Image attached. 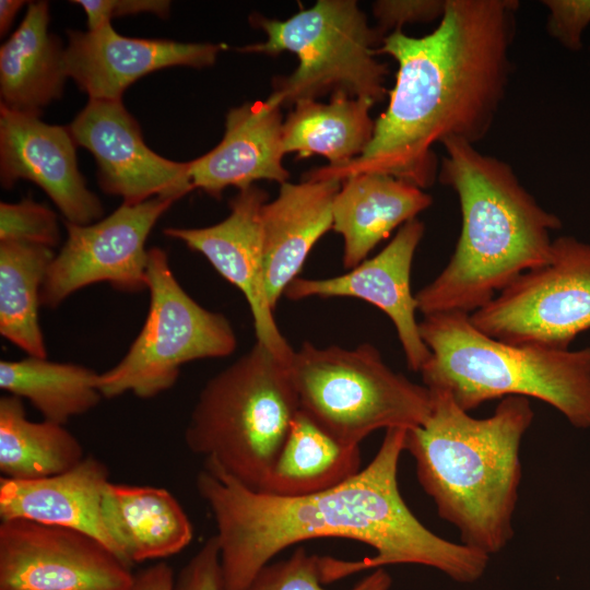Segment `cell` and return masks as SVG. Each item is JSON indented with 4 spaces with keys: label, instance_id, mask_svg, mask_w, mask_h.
<instances>
[{
    "label": "cell",
    "instance_id": "6da1fadb",
    "mask_svg": "<svg viewBox=\"0 0 590 590\" xmlns=\"http://www.w3.org/2000/svg\"><path fill=\"white\" fill-rule=\"evenodd\" d=\"M406 429L390 428L373 460L347 481L322 492L282 497L251 489L204 463L196 477L217 533L224 590H246L283 550L316 538L365 543L375 555L358 560L320 556L323 585L369 568L412 564L460 583L485 573L488 555L440 538L410 510L398 485Z\"/></svg>",
    "mask_w": 590,
    "mask_h": 590
},
{
    "label": "cell",
    "instance_id": "e575fe53",
    "mask_svg": "<svg viewBox=\"0 0 590 590\" xmlns=\"http://www.w3.org/2000/svg\"><path fill=\"white\" fill-rule=\"evenodd\" d=\"M175 578L172 567L164 563L152 565L134 575L129 590H174Z\"/></svg>",
    "mask_w": 590,
    "mask_h": 590
},
{
    "label": "cell",
    "instance_id": "ac0fdd59",
    "mask_svg": "<svg viewBox=\"0 0 590 590\" xmlns=\"http://www.w3.org/2000/svg\"><path fill=\"white\" fill-rule=\"evenodd\" d=\"M281 107L269 96L232 108L222 141L189 162L193 188L219 199L229 186L241 190L258 180L286 182L290 174L282 165L285 153Z\"/></svg>",
    "mask_w": 590,
    "mask_h": 590
},
{
    "label": "cell",
    "instance_id": "4fadbf2b",
    "mask_svg": "<svg viewBox=\"0 0 590 590\" xmlns=\"http://www.w3.org/2000/svg\"><path fill=\"white\" fill-rule=\"evenodd\" d=\"M68 128L75 144L95 158L102 190L125 203L157 197L175 202L194 189L189 162L152 151L121 101L90 99Z\"/></svg>",
    "mask_w": 590,
    "mask_h": 590
},
{
    "label": "cell",
    "instance_id": "d6a6232c",
    "mask_svg": "<svg viewBox=\"0 0 590 590\" xmlns=\"http://www.w3.org/2000/svg\"><path fill=\"white\" fill-rule=\"evenodd\" d=\"M174 590H224L216 536L208 539L182 567Z\"/></svg>",
    "mask_w": 590,
    "mask_h": 590
},
{
    "label": "cell",
    "instance_id": "d4e9b609",
    "mask_svg": "<svg viewBox=\"0 0 590 590\" xmlns=\"http://www.w3.org/2000/svg\"><path fill=\"white\" fill-rule=\"evenodd\" d=\"M373 102L331 95L328 104L302 101L294 105L283 123L284 153L298 157L321 155L330 167H340L358 157L369 145L375 120Z\"/></svg>",
    "mask_w": 590,
    "mask_h": 590
},
{
    "label": "cell",
    "instance_id": "3957f363",
    "mask_svg": "<svg viewBox=\"0 0 590 590\" xmlns=\"http://www.w3.org/2000/svg\"><path fill=\"white\" fill-rule=\"evenodd\" d=\"M438 178L458 196L461 231L442 271L416 294L423 315L472 314L523 272L550 260L560 220L543 209L505 161L461 139L441 143Z\"/></svg>",
    "mask_w": 590,
    "mask_h": 590
},
{
    "label": "cell",
    "instance_id": "52a82bcc",
    "mask_svg": "<svg viewBox=\"0 0 590 590\" xmlns=\"http://www.w3.org/2000/svg\"><path fill=\"white\" fill-rule=\"evenodd\" d=\"M288 370L299 411L349 446L359 447L378 429L420 426L430 413L429 389L391 369L369 343L343 349L304 342Z\"/></svg>",
    "mask_w": 590,
    "mask_h": 590
},
{
    "label": "cell",
    "instance_id": "603a6c76",
    "mask_svg": "<svg viewBox=\"0 0 590 590\" xmlns=\"http://www.w3.org/2000/svg\"><path fill=\"white\" fill-rule=\"evenodd\" d=\"M47 1L30 2L19 27L0 48L1 105L40 115L62 96L66 80L64 48L49 32Z\"/></svg>",
    "mask_w": 590,
    "mask_h": 590
},
{
    "label": "cell",
    "instance_id": "7402d4cb",
    "mask_svg": "<svg viewBox=\"0 0 590 590\" xmlns=\"http://www.w3.org/2000/svg\"><path fill=\"white\" fill-rule=\"evenodd\" d=\"M103 519L115 554L129 567L175 555L193 538L184 508L163 487L109 482L103 498Z\"/></svg>",
    "mask_w": 590,
    "mask_h": 590
},
{
    "label": "cell",
    "instance_id": "30bf717a",
    "mask_svg": "<svg viewBox=\"0 0 590 590\" xmlns=\"http://www.w3.org/2000/svg\"><path fill=\"white\" fill-rule=\"evenodd\" d=\"M470 320L503 342L569 350L590 330V244L553 239L546 263L523 272Z\"/></svg>",
    "mask_w": 590,
    "mask_h": 590
},
{
    "label": "cell",
    "instance_id": "8fae6325",
    "mask_svg": "<svg viewBox=\"0 0 590 590\" xmlns=\"http://www.w3.org/2000/svg\"><path fill=\"white\" fill-rule=\"evenodd\" d=\"M173 203L158 197L134 204L122 202L94 223L64 222L67 238L48 268L42 305L56 308L74 292L98 282L126 292L148 288L145 241Z\"/></svg>",
    "mask_w": 590,
    "mask_h": 590
},
{
    "label": "cell",
    "instance_id": "e0dca14e",
    "mask_svg": "<svg viewBox=\"0 0 590 590\" xmlns=\"http://www.w3.org/2000/svg\"><path fill=\"white\" fill-rule=\"evenodd\" d=\"M67 36V75L90 99L121 101L131 84L161 69L211 67L224 48L222 44L126 37L110 23L86 32L70 30Z\"/></svg>",
    "mask_w": 590,
    "mask_h": 590
},
{
    "label": "cell",
    "instance_id": "277c9868",
    "mask_svg": "<svg viewBox=\"0 0 590 590\" xmlns=\"http://www.w3.org/2000/svg\"><path fill=\"white\" fill-rule=\"evenodd\" d=\"M432 409L406 429L404 451L438 516L457 528L461 543L488 556L514 536L512 517L521 480L520 445L533 422L526 397L500 399L494 413L476 418L452 397L429 390Z\"/></svg>",
    "mask_w": 590,
    "mask_h": 590
},
{
    "label": "cell",
    "instance_id": "9c48e42d",
    "mask_svg": "<svg viewBox=\"0 0 590 590\" xmlns=\"http://www.w3.org/2000/svg\"><path fill=\"white\" fill-rule=\"evenodd\" d=\"M146 319L125 356L98 375L103 398L132 392L151 399L170 389L182 365L202 358L226 357L237 339L229 320L198 304L178 283L167 253L149 249Z\"/></svg>",
    "mask_w": 590,
    "mask_h": 590
},
{
    "label": "cell",
    "instance_id": "d6986e66",
    "mask_svg": "<svg viewBox=\"0 0 590 590\" xmlns=\"http://www.w3.org/2000/svg\"><path fill=\"white\" fill-rule=\"evenodd\" d=\"M341 185L337 179L286 181L279 196L262 206L264 280L273 309L315 244L332 228V205Z\"/></svg>",
    "mask_w": 590,
    "mask_h": 590
},
{
    "label": "cell",
    "instance_id": "ffe728a7",
    "mask_svg": "<svg viewBox=\"0 0 590 590\" xmlns=\"http://www.w3.org/2000/svg\"><path fill=\"white\" fill-rule=\"evenodd\" d=\"M109 482L107 465L92 456L52 476L1 477V521L28 520L76 530L98 540L115 554L103 519V498Z\"/></svg>",
    "mask_w": 590,
    "mask_h": 590
},
{
    "label": "cell",
    "instance_id": "44dd1931",
    "mask_svg": "<svg viewBox=\"0 0 590 590\" xmlns=\"http://www.w3.org/2000/svg\"><path fill=\"white\" fill-rule=\"evenodd\" d=\"M432 203L424 189L391 175L364 173L344 179L332 205V229L343 237V266H358L393 229Z\"/></svg>",
    "mask_w": 590,
    "mask_h": 590
},
{
    "label": "cell",
    "instance_id": "1f68e13d",
    "mask_svg": "<svg viewBox=\"0 0 590 590\" xmlns=\"http://www.w3.org/2000/svg\"><path fill=\"white\" fill-rule=\"evenodd\" d=\"M547 33L569 50H579L581 35L590 24V0H543Z\"/></svg>",
    "mask_w": 590,
    "mask_h": 590
},
{
    "label": "cell",
    "instance_id": "cb8c5ba5",
    "mask_svg": "<svg viewBox=\"0 0 590 590\" xmlns=\"http://www.w3.org/2000/svg\"><path fill=\"white\" fill-rule=\"evenodd\" d=\"M359 471V447L341 442L298 411L258 492L282 497L307 496L332 488Z\"/></svg>",
    "mask_w": 590,
    "mask_h": 590
},
{
    "label": "cell",
    "instance_id": "4316f807",
    "mask_svg": "<svg viewBox=\"0 0 590 590\" xmlns=\"http://www.w3.org/2000/svg\"><path fill=\"white\" fill-rule=\"evenodd\" d=\"M98 375L82 365L52 362L47 357L0 361V388L27 399L45 421L61 425L101 402Z\"/></svg>",
    "mask_w": 590,
    "mask_h": 590
},
{
    "label": "cell",
    "instance_id": "83f0119b",
    "mask_svg": "<svg viewBox=\"0 0 590 590\" xmlns=\"http://www.w3.org/2000/svg\"><path fill=\"white\" fill-rule=\"evenodd\" d=\"M54 258L49 247L0 241V333L28 356L47 357L39 306Z\"/></svg>",
    "mask_w": 590,
    "mask_h": 590
},
{
    "label": "cell",
    "instance_id": "d590c367",
    "mask_svg": "<svg viewBox=\"0 0 590 590\" xmlns=\"http://www.w3.org/2000/svg\"><path fill=\"white\" fill-rule=\"evenodd\" d=\"M22 0H1L0 1V34H7L12 25L17 12L24 5Z\"/></svg>",
    "mask_w": 590,
    "mask_h": 590
},
{
    "label": "cell",
    "instance_id": "f1b7e54d",
    "mask_svg": "<svg viewBox=\"0 0 590 590\" xmlns=\"http://www.w3.org/2000/svg\"><path fill=\"white\" fill-rule=\"evenodd\" d=\"M377 568L349 590H373L385 576ZM246 590H327L320 571V556L296 548L286 559L266 565Z\"/></svg>",
    "mask_w": 590,
    "mask_h": 590
},
{
    "label": "cell",
    "instance_id": "7a4b0ae2",
    "mask_svg": "<svg viewBox=\"0 0 590 590\" xmlns=\"http://www.w3.org/2000/svg\"><path fill=\"white\" fill-rule=\"evenodd\" d=\"M516 0H446L436 28L422 37L393 32L376 54L398 62L389 103L375 120L362 155L340 167L309 170L306 179L380 173L430 187L436 143L484 139L506 96L516 34Z\"/></svg>",
    "mask_w": 590,
    "mask_h": 590
},
{
    "label": "cell",
    "instance_id": "2e32d148",
    "mask_svg": "<svg viewBox=\"0 0 590 590\" xmlns=\"http://www.w3.org/2000/svg\"><path fill=\"white\" fill-rule=\"evenodd\" d=\"M425 226L414 219L403 224L387 246L346 273L326 279L296 278L284 291L292 300L307 297H354L365 300L392 321L409 369L420 373L430 353L420 334L417 303L411 270Z\"/></svg>",
    "mask_w": 590,
    "mask_h": 590
},
{
    "label": "cell",
    "instance_id": "f546056e",
    "mask_svg": "<svg viewBox=\"0 0 590 590\" xmlns=\"http://www.w3.org/2000/svg\"><path fill=\"white\" fill-rule=\"evenodd\" d=\"M61 233L56 213L26 197L0 203V241L12 240L54 248Z\"/></svg>",
    "mask_w": 590,
    "mask_h": 590
},
{
    "label": "cell",
    "instance_id": "ba28073f",
    "mask_svg": "<svg viewBox=\"0 0 590 590\" xmlns=\"http://www.w3.org/2000/svg\"><path fill=\"white\" fill-rule=\"evenodd\" d=\"M251 22L267 40L240 51L272 56L291 51L298 58L294 72L273 81L270 96L281 106L316 101L328 93L375 104L387 94L388 68L376 59L382 37L369 26L356 1L319 0L284 21L255 15Z\"/></svg>",
    "mask_w": 590,
    "mask_h": 590
},
{
    "label": "cell",
    "instance_id": "8d00e7d4",
    "mask_svg": "<svg viewBox=\"0 0 590 590\" xmlns=\"http://www.w3.org/2000/svg\"><path fill=\"white\" fill-rule=\"evenodd\" d=\"M392 583L391 576L387 571L373 590H389Z\"/></svg>",
    "mask_w": 590,
    "mask_h": 590
},
{
    "label": "cell",
    "instance_id": "8992f818",
    "mask_svg": "<svg viewBox=\"0 0 590 590\" xmlns=\"http://www.w3.org/2000/svg\"><path fill=\"white\" fill-rule=\"evenodd\" d=\"M298 411L288 365L256 342L204 385L185 442L204 463L259 491Z\"/></svg>",
    "mask_w": 590,
    "mask_h": 590
},
{
    "label": "cell",
    "instance_id": "484cf974",
    "mask_svg": "<svg viewBox=\"0 0 590 590\" xmlns=\"http://www.w3.org/2000/svg\"><path fill=\"white\" fill-rule=\"evenodd\" d=\"M78 438L64 425L26 417L23 399H0V472L11 480H37L63 473L83 459Z\"/></svg>",
    "mask_w": 590,
    "mask_h": 590
},
{
    "label": "cell",
    "instance_id": "5b68a950",
    "mask_svg": "<svg viewBox=\"0 0 590 590\" xmlns=\"http://www.w3.org/2000/svg\"><path fill=\"white\" fill-rule=\"evenodd\" d=\"M420 334L429 350L423 385L449 393L470 412L510 396L534 398L576 428H590V346L554 350L511 344L479 330L460 311L423 316Z\"/></svg>",
    "mask_w": 590,
    "mask_h": 590
},
{
    "label": "cell",
    "instance_id": "9a60e30c",
    "mask_svg": "<svg viewBox=\"0 0 590 590\" xmlns=\"http://www.w3.org/2000/svg\"><path fill=\"white\" fill-rule=\"evenodd\" d=\"M69 128L48 125L40 115L0 105V180L9 189L20 179L39 186L66 222L99 221L104 208L79 170Z\"/></svg>",
    "mask_w": 590,
    "mask_h": 590
},
{
    "label": "cell",
    "instance_id": "4dcf8cb0",
    "mask_svg": "<svg viewBox=\"0 0 590 590\" xmlns=\"http://www.w3.org/2000/svg\"><path fill=\"white\" fill-rule=\"evenodd\" d=\"M445 9L446 0H379L373 4L376 30L382 38L387 32L401 31L405 24L440 20Z\"/></svg>",
    "mask_w": 590,
    "mask_h": 590
},
{
    "label": "cell",
    "instance_id": "5bb4252c",
    "mask_svg": "<svg viewBox=\"0 0 590 590\" xmlns=\"http://www.w3.org/2000/svg\"><path fill=\"white\" fill-rule=\"evenodd\" d=\"M267 202L268 193L252 185L229 201L231 212L222 222L202 228L168 227L164 234L203 255L244 294L257 342L288 365L294 350L279 330L264 280L261 211Z\"/></svg>",
    "mask_w": 590,
    "mask_h": 590
},
{
    "label": "cell",
    "instance_id": "836d02e7",
    "mask_svg": "<svg viewBox=\"0 0 590 590\" xmlns=\"http://www.w3.org/2000/svg\"><path fill=\"white\" fill-rule=\"evenodd\" d=\"M71 2L85 11L88 30L110 23L114 17L151 13L166 19L170 13L168 0H74Z\"/></svg>",
    "mask_w": 590,
    "mask_h": 590
},
{
    "label": "cell",
    "instance_id": "7c38bea8",
    "mask_svg": "<svg viewBox=\"0 0 590 590\" xmlns=\"http://www.w3.org/2000/svg\"><path fill=\"white\" fill-rule=\"evenodd\" d=\"M134 575L98 540L28 520L0 524V590H129Z\"/></svg>",
    "mask_w": 590,
    "mask_h": 590
}]
</instances>
